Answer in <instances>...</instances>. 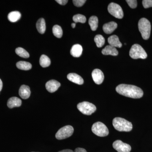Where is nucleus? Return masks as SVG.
Returning <instances> with one entry per match:
<instances>
[{"label":"nucleus","instance_id":"nucleus-6","mask_svg":"<svg viewBox=\"0 0 152 152\" xmlns=\"http://www.w3.org/2000/svg\"><path fill=\"white\" fill-rule=\"evenodd\" d=\"M77 107L82 113L88 115H91L96 110V108L94 105L87 102L80 103L78 104Z\"/></svg>","mask_w":152,"mask_h":152},{"label":"nucleus","instance_id":"nucleus-4","mask_svg":"<svg viewBox=\"0 0 152 152\" xmlns=\"http://www.w3.org/2000/svg\"><path fill=\"white\" fill-rule=\"evenodd\" d=\"M129 55L132 58L137 59L146 58L148 55L145 51L138 44H134L132 47L129 52Z\"/></svg>","mask_w":152,"mask_h":152},{"label":"nucleus","instance_id":"nucleus-21","mask_svg":"<svg viewBox=\"0 0 152 152\" xmlns=\"http://www.w3.org/2000/svg\"><path fill=\"white\" fill-rule=\"evenodd\" d=\"M16 66L19 69L23 70H29L32 68V65L30 63L24 61L18 62L16 64Z\"/></svg>","mask_w":152,"mask_h":152},{"label":"nucleus","instance_id":"nucleus-2","mask_svg":"<svg viewBox=\"0 0 152 152\" xmlns=\"http://www.w3.org/2000/svg\"><path fill=\"white\" fill-rule=\"evenodd\" d=\"M113 124L115 129L119 132H130L132 129V123L123 118H115L113 120Z\"/></svg>","mask_w":152,"mask_h":152},{"label":"nucleus","instance_id":"nucleus-15","mask_svg":"<svg viewBox=\"0 0 152 152\" xmlns=\"http://www.w3.org/2000/svg\"><path fill=\"white\" fill-rule=\"evenodd\" d=\"M108 42L110 45L114 48H121L122 46L118 37L116 35H113L109 37L108 39Z\"/></svg>","mask_w":152,"mask_h":152},{"label":"nucleus","instance_id":"nucleus-23","mask_svg":"<svg viewBox=\"0 0 152 152\" xmlns=\"http://www.w3.org/2000/svg\"><path fill=\"white\" fill-rule=\"evenodd\" d=\"M40 65L42 67H48L51 64V61L48 57L46 55H43L41 56L39 61Z\"/></svg>","mask_w":152,"mask_h":152},{"label":"nucleus","instance_id":"nucleus-31","mask_svg":"<svg viewBox=\"0 0 152 152\" xmlns=\"http://www.w3.org/2000/svg\"><path fill=\"white\" fill-rule=\"evenodd\" d=\"M56 1L57 3L62 5H65L68 2V1H67V0H56Z\"/></svg>","mask_w":152,"mask_h":152},{"label":"nucleus","instance_id":"nucleus-24","mask_svg":"<svg viewBox=\"0 0 152 152\" xmlns=\"http://www.w3.org/2000/svg\"><path fill=\"white\" fill-rule=\"evenodd\" d=\"M94 41L98 48H101L104 45L105 39L101 35H97L94 38Z\"/></svg>","mask_w":152,"mask_h":152},{"label":"nucleus","instance_id":"nucleus-7","mask_svg":"<svg viewBox=\"0 0 152 152\" xmlns=\"http://www.w3.org/2000/svg\"><path fill=\"white\" fill-rule=\"evenodd\" d=\"M74 131V128L72 126H65L58 131L56 134V137L59 140L67 138L72 135Z\"/></svg>","mask_w":152,"mask_h":152},{"label":"nucleus","instance_id":"nucleus-8","mask_svg":"<svg viewBox=\"0 0 152 152\" xmlns=\"http://www.w3.org/2000/svg\"><path fill=\"white\" fill-rule=\"evenodd\" d=\"M108 11L112 15L117 18L122 19L124 17L122 9L116 3H110L108 7Z\"/></svg>","mask_w":152,"mask_h":152},{"label":"nucleus","instance_id":"nucleus-10","mask_svg":"<svg viewBox=\"0 0 152 152\" xmlns=\"http://www.w3.org/2000/svg\"><path fill=\"white\" fill-rule=\"evenodd\" d=\"M92 76L93 80L96 84L100 85L103 82L104 75L101 70L95 69L92 73Z\"/></svg>","mask_w":152,"mask_h":152},{"label":"nucleus","instance_id":"nucleus-22","mask_svg":"<svg viewBox=\"0 0 152 152\" xmlns=\"http://www.w3.org/2000/svg\"><path fill=\"white\" fill-rule=\"evenodd\" d=\"M99 20L97 17L93 16L89 19V24L91 27V29L93 31H95L97 29Z\"/></svg>","mask_w":152,"mask_h":152},{"label":"nucleus","instance_id":"nucleus-35","mask_svg":"<svg viewBox=\"0 0 152 152\" xmlns=\"http://www.w3.org/2000/svg\"><path fill=\"white\" fill-rule=\"evenodd\" d=\"M71 26H72V27L74 28H75V27L76 26L75 23H72V25H71Z\"/></svg>","mask_w":152,"mask_h":152},{"label":"nucleus","instance_id":"nucleus-16","mask_svg":"<svg viewBox=\"0 0 152 152\" xmlns=\"http://www.w3.org/2000/svg\"><path fill=\"white\" fill-rule=\"evenodd\" d=\"M102 53L104 55H111L113 56H117L118 54V52L115 48L111 46L107 45L102 51Z\"/></svg>","mask_w":152,"mask_h":152},{"label":"nucleus","instance_id":"nucleus-30","mask_svg":"<svg viewBox=\"0 0 152 152\" xmlns=\"http://www.w3.org/2000/svg\"><path fill=\"white\" fill-rule=\"evenodd\" d=\"M86 1V0H73V3L76 7H81L84 4Z\"/></svg>","mask_w":152,"mask_h":152},{"label":"nucleus","instance_id":"nucleus-29","mask_svg":"<svg viewBox=\"0 0 152 152\" xmlns=\"http://www.w3.org/2000/svg\"><path fill=\"white\" fill-rule=\"evenodd\" d=\"M142 3L145 9L148 8L152 7V0H143Z\"/></svg>","mask_w":152,"mask_h":152},{"label":"nucleus","instance_id":"nucleus-19","mask_svg":"<svg viewBox=\"0 0 152 152\" xmlns=\"http://www.w3.org/2000/svg\"><path fill=\"white\" fill-rule=\"evenodd\" d=\"M36 27L38 32L41 34L45 33L46 30V24L45 20L43 18L39 19L36 24Z\"/></svg>","mask_w":152,"mask_h":152},{"label":"nucleus","instance_id":"nucleus-12","mask_svg":"<svg viewBox=\"0 0 152 152\" xmlns=\"http://www.w3.org/2000/svg\"><path fill=\"white\" fill-rule=\"evenodd\" d=\"M19 94L22 99H28L31 95V91L29 87L26 85H23L19 89Z\"/></svg>","mask_w":152,"mask_h":152},{"label":"nucleus","instance_id":"nucleus-34","mask_svg":"<svg viewBox=\"0 0 152 152\" xmlns=\"http://www.w3.org/2000/svg\"><path fill=\"white\" fill-rule=\"evenodd\" d=\"M3 88V83L2 82L1 80L0 79V92L1 91L2 89Z\"/></svg>","mask_w":152,"mask_h":152},{"label":"nucleus","instance_id":"nucleus-14","mask_svg":"<svg viewBox=\"0 0 152 152\" xmlns=\"http://www.w3.org/2000/svg\"><path fill=\"white\" fill-rule=\"evenodd\" d=\"M67 78L70 81L78 85H83L84 80L81 76L75 73H70L67 75Z\"/></svg>","mask_w":152,"mask_h":152},{"label":"nucleus","instance_id":"nucleus-27","mask_svg":"<svg viewBox=\"0 0 152 152\" xmlns=\"http://www.w3.org/2000/svg\"><path fill=\"white\" fill-rule=\"evenodd\" d=\"M73 20L75 23H84L86 21V18L84 15L77 14L75 15L73 18Z\"/></svg>","mask_w":152,"mask_h":152},{"label":"nucleus","instance_id":"nucleus-11","mask_svg":"<svg viewBox=\"0 0 152 152\" xmlns=\"http://www.w3.org/2000/svg\"><path fill=\"white\" fill-rule=\"evenodd\" d=\"M61 86L59 82L56 80H51L46 84V88L50 93H54L57 91Z\"/></svg>","mask_w":152,"mask_h":152},{"label":"nucleus","instance_id":"nucleus-32","mask_svg":"<svg viewBox=\"0 0 152 152\" xmlns=\"http://www.w3.org/2000/svg\"><path fill=\"white\" fill-rule=\"evenodd\" d=\"M74 152H87L86 150L83 148H77Z\"/></svg>","mask_w":152,"mask_h":152},{"label":"nucleus","instance_id":"nucleus-1","mask_svg":"<svg viewBox=\"0 0 152 152\" xmlns=\"http://www.w3.org/2000/svg\"><path fill=\"white\" fill-rule=\"evenodd\" d=\"M116 91L120 94L133 99H140L143 96L142 90L133 85H119L116 88Z\"/></svg>","mask_w":152,"mask_h":152},{"label":"nucleus","instance_id":"nucleus-20","mask_svg":"<svg viewBox=\"0 0 152 152\" xmlns=\"http://www.w3.org/2000/svg\"><path fill=\"white\" fill-rule=\"evenodd\" d=\"M21 15L20 13L18 11H14L11 12L8 15L9 20L11 22L15 23L18 21L20 18Z\"/></svg>","mask_w":152,"mask_h":152},{"label":"nucleus","instance_id":"nucleus-17","mask_svg":"<svg viewBox=\"0 0 152 152\" xmlns=\"http://www.w3.org/2000/svg\"><path fill=\"white\" fill-rule=\"evenodd\" d=\"M21 104L22 101L21 99L16 97L10 98L7 102V106L10 108L20 107L21 105Z\"/></svg>","mask_w":152,"mask_h":152},{"label":"nucleus","instance_id":"nucleus-18","mask_svg":"<svg viewBox=\"0 0 152 152\" xmlns=\"http://www.w3.org/2000/svg\"><path fill=\"white\" fill-rule=\"evenodd\" d=\"M83 52L82 46L79 44L74 45L72 47L70 51L71 54L74 57L77 58L81 56Z\"/></svg>","mask_w":152,"mask_h":152},{"label":"nucleus","instance_id":"nucleus-5","mask_svg":"<svg viewBox=\"0 0 152 152\" xmlns=\"http://www.w3.org/2000/svg\"><path fill=\"white\" fill-rule=\"evenodd\" d=\"M92 131L96 135L100 137H104L109 134V130L107 127L103 123L98 122L95 123L92 127Z\"/></svg>","mask_w":152,"mask_h":152},{"label":"nucleus","instance_id":"nucleus-33","mask_svg":"<svg viewBox=\"0 0 152 152\" xmlns=\"http://www.w3.org/2000/svg\"><path fill=\"white\" fill-rule=\"evenodd\" d=\"M58 152H74L73 151H72V150H69V149H66V150H63V151H60Z\"/></svg>","mask_w":152,"mask_h":152},{"label":"nucleus","instance_id":"nucleus-13","mask_svg":"<svg viewBox=\"0 0 152 152\" xmlns=\"http://www.w3.org/2000/svg\"><path fill=\"white\" fill-rule=\"evenodd\" d=\"M118 27V24L115 22H110L104 24L103 29L104 32L107 34H110L113 33Z\"/></svg>","mask_w":152,"mask_h":152},{"label":"nucleus","instance_id":"nucleus-26","mask_svg":"<svg viewBox=\"0 0 152 152\" xmlns=\"http://www.w3.org/2000/svg\"><path fill=\"white\" fill-rule=\"evenodd\" d=\"M16 53L19 56L25 58H27L29 57V54L25 49L22 48H17L15 50Z\"/></svg>","mask_w":152,"mask_h":152},{"label":"nucleus","instance_id":"nucleus-28","mask_svg":"<svg viewBox=\"0 0 152 152\" xmlns=\"http://www.w3.org/2000/svg\"><path fill=\"white\" fill-rule=\"evenodd\" d=\"M126 1L128 3V5L131 8H136L137 6V2L136 0H126Z\"/></svg>","mask_w":152,"mask_h":152},{"label":"nucleus","instance_id":"nucleus-9","mask_svg":"<svg viewBox=\"0 0 152 152\" xmlns=\"http://www.w3.org/2000/svg\"><path fill=\"white\" fill-rule=\"evenodd\" d=\"M113 145L114 148L118 152H130L131 151L130 145L125 143L120 140L114 142Z\"/></svg>","mask_w":152,"mask_h":152},{"label":"nucleus","instance_id":"nucleus-25","mask_svg":"<svg viewBox=\"0 0 152 152\" xmlns=\"http://www.w3.org/2000/svg\"><path fill=\"white\" fill-rule=\"evenodd\" d=\"M53 32L54 35L58 38L62 37L63 31L61 28L58 25H55L53 28Z\"/></svg>","mask_w":152,"mask_h":152},{"label":"nucleus","instance_id":"nucleus-3","mask_svg":"<svg viewBox=\"0 0 152 152\" xmlns=\"http://www.w3.org/2000/svg\"><path fill=\"white\" fill-rule=\"evenodd\" d=\"M138 28L143 39L145 40L149 39L151 31V24L149 21L145 18H142L139 20Z\"/></svg>","mask_w":152,"mask_h":152}]
</instances>
